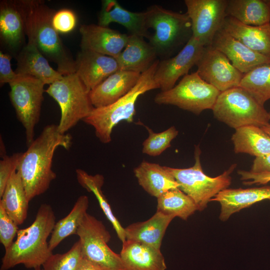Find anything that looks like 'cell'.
Instances as JSON below:
<instances>
[{
	"mask_svg": "<svg viewBox=\"0 0 270 270\" xmlns=\"http://www.w3.org/2000/svg\"><path fill=\"white\" fill-rule=\"evenodd\" d=\"M160 60L157 59L150 67L142 73L136 86L125 96L106 106L94 108L83 121L92 126L98 139L103 144L112 140L113 128L120 122H134L136 104L138 97L150 90L159 88L154 76Z\"/></svg>",
	"mask_w": 270,
	"mask_h": 270,
	"instance_id": "obj_4",
	"label": "cell"
},
{
	"mask_svg": "<svg viewBox=\"0 0 270 270\" xmlns=\"http://www.w3.org/2000/svg\"><path fill=\"white\" fill-rule=\"evenodd\" d=\"M56 223L51 206L42 204L32 224L19 230L16 240L5 250L0 270H8L20 264L27 268L42 266L52 254L47 240Z\"/></svg>",
	"mask_w": 270,
	"mask_h": 270,
	"instance_id": "obj_3",
	"label": "cell"
},
{
	"mask_svg": "<svg viewBox=\"0 0 270 270\" xmlns=\"http://www.w3.org/2000/svg\"><path fill=\"white\" fill-rule=\"evenodd\" d=\"M250 171L252 172H270V154L256 157Z\"/></svg>",
	"mask_w": 270,
	"mask_h": 270,
	"instance_id": "obj_42",
	"label": "cell"
},
{
	"mask_svg": "<svg viewBox=\"0 0 270 270\" xmlns=\"http://www.w3.org/2000/svg\"><path fill=\"white\" fill-rule=\"evenodd\" d=\"M268 134L270 136V124H268L261 128Z\"/></svg>",
	"mask_w": 270,
	"mask_h": 270,
	"instance_id": "obj_45",
	"label": "cell"
},
{
	"mask_svg": "<svg viewBox=\"0 0 270 270\" xmlns=\"http://www.w3.org/2000/svg\"><path fill=\"white\" fill-rule=\"evenodd\" d=\"M6 148L2 142V140L0 138V156L3 158L6 156Z\"/></svg>",
	"mask_w": 270,
	"mask_h": 270,
	"instance_id": "obj_44",
	"label": "cell"
},
{
	"mask_svg": "<svg viewBox=\"0 0 270 270\" xmlns=\"http://www.w3.org/2000/svg\"><path fill=\"white\" fill-rule=\"evenodd\" d=\"M12 58L8 54H4L0 51V85L2 86L6 83H10L18 76L15 72L11 67Z\"/></svg>",
	"mask_w": 270,
	"mask_h": 270,
	"instance_id": "obj_40",
	"label": "cell"
},
{
	"mask_svg": "<svg viewBox=\"0 0 270 270\" xmlns=\"http://www.w3.org/2000/svg\"><path fill=\"white\" fill-rule=\"evenodd\" d=\"M235 153L256 157L270 154V136L261 128L247 126L236 129L232 136Z\"/></svg>",
	"mask_w": 270,
	"mask_h": 270,
	"instance_id": "obj_28",
	"label": "cell"
},
{
	"mask_svg": "<svg viewBox=\"0 0 270 270\" xmlns=\"http://www.w3.org/2000/svg\"><path fill=\"white\" fill-rule=\"evenodd\" d=\"M238 173L240 176L241 180H251L244 182L243 184L245 185L266 184L270 182V172H252L250 171L238 170Z\"/></svg>",
	"mask_w": 270,
	"mask_h": 270,
	"instance_id": "obj_41",
	"label": "cell"
},
{
	"mask_svg": "<svg viewBox=\"0 0 270 270\" xmlns=\"http://www.w3.org/2000/svg\"><path fill=\"white\" fill-rule=\"evenodd\" d=\"M204 48L192 36L176 55L160 61L154 80L162 92L172 88L180 77L188 74L196 65Z\"/></svg>",
	"mask_w": 270,
	"mask_h": 270,
	"instance_id": "obj_14",
	"label": "cell"
},
{
	"mask_svg": "<svg viewBox=\"0 0 270 270\" xmlns=\"http://www.w3.org/2000/svg\"><path fill=\"white\" fill-rule=\"evenodd\" d=\"M228 0H185L192 36L204 46H211L226 16Z\"/></svg>",
	"mask_w": 270,
	"mask_h": 270,
	"instance_id": "obj_12",
	"label": "cell"
},
{
	"mask_svg": "<svg viewBox=\"0 0 270 270\" xmlns=\"http://www.w3.org/2000/svg\"><path fill=\"white\" fill-rule=\"evenodd\" d=\"M8 84L10 99L18 120L24 128L28 146L34 140L35 127L40 118L45 84L34 77L19 74Z\"/></svg>",
	"mask_w": 270,
	"mask_h": 270,
	"instance_id": "obj_10",
	"label": "cell"
},
{
	"mask_svg": "<svg viewBox=\"0 0 270 270\" xmlns=\"http://www.w3.org/2000/svg\"><path fill=\"white\" fill-rule=\"evenodd\" d=\"M23 152H16L6 156L0 161V198L5 190L12 174L17 171Z\"/></svg>",
	"mask_w": 270,
	"mask_h": 270,
	"instance_id": "obj_37",
	"label": "cell"
},
{
	"mask_svg": "<svg viewBox=\"0 0 270 270\" xmlns=\"http://www.w3.org/2000/svg\"><path fill=\"white\" fill-rule=\"evenodd\" d=\"M239 86L264 106L270 99V62L259 65L244 74Z\"/></svg>",
	"mask_w": 270,
	"mask_h": 270,
	"instance_id": "obj_34",
	"label": "cell"
},
{
	"mask_svg": "<svg viewBox=\"0 0 270 270\" xmlns=\"http://www.w3.org/2000/svg\"><path fill=\"white\" fill-rule=\"evenodd\" d=\"M148 132V136L142 142V152L150 156H160L171 146L172 141L176 138L178 131L174 126L158 133H156L142 123Z\"/></svg>",
	"mask_w": 270,
	"mask_h": 270,
	"instance_id": "obj_35",
	"label": "cell"
},
{
	"mask_svg": "<svg viewBox=\"0 0 270 270\" xmlns=\"http://www.w3.org/2000/svg\"><path fill=\"white\" fill-rule=\"evenodd\" d=\"M222 28L252 50L270 58V22L248 26L226 16Z\"/></svg>",
	"mask_w": 270,
	"mask_h": 270,
	"instance_id": "obj_23",
	"label": "cell"
},
{
	"mask_svg": "<svg viewBox=\"0 0 270 270\" xmlns=\"http://www.w3.org/2000/svg\"><path fill=\"white\" fill-rule=\"evenodd\" d=\"M120 256L126 270H166L164 258L160 249L140 242L126 240Z\"/></svg>",
	"mask_w": 270,
	"mask_h": 270,
	"instance_id": "obj_20",
	"label": "cell"
},
{
	"mask_svg": "<svg viewBox=\"0 0 270 270\" xmlns=\"http://www.w3.org/2000/svg\"><path fill=\"white\" fill-rule=\"evenodd\" d=\"M72 140L70 134L58 131L57 125L48 124L23 152L17 172L20 174L29 202L48 189L56 176L52 170L54 152L58 147L69 150Z\"/></svg>",
	"mask_w": 270,
	"mask_h": 270,
	"instance_id": "obj_1",
	"label": "cell"
},
{
	"mask_svg": "<svg viewBox=\"0 0 270 270\" xmlns=\"http://www.w3.org/2000/svg\"><path fill=\"white\" fill-rule=\"evenodd\" d=\"M119 70L116 59L96 52L81 50L75 60V72L90 92Z\"/></svg>",
	"mask_w": 270,
	"mask_h": 270,
	"instance_id": "obj_16",
	"label": "cell"
},
{
	"mask_svg": "<svg viewBox=\"0 0 270 270\" xmlns=\"http://www.w3.org/2000/svg\"><path fill=\"white\" fill-rule=\"evenodd\" d=\"M82 259L78 240L67 252L52 254L42 265V270H78Z\"/></svg>",
	"mask_w": 270,
	"mask_h": 270,
	"instance_id": "obj_36",
	"label": "cell"
},
{
	"mask_svg": "<svg viewBox=\"0 0 270 270\" xmlns=\"http://www.w3.org/2000/svg\"><path fill=\"white\" fill-rule=\"evenodd\" d=\"M76 22L74 13L68 9H62L56 12L52 23L54 29L58 32L68 33L74 29Z\"/></svg>",
	"mask_w": 270,
	"mask_h": 270,
	"instance_id": "obj_39",
	"label": "cell"
},
{
	"mask_svg": "<svg viewBox=\"0 0 270 270\" xmlns=\"http://www.w3.org/2000/svg\"><path fill=\"white\" fill-rule=\"evenodd\" d=\"M88 207V197L86 195L80 196L69 214L56 223L48 241L50 250L52 251L68 236L76 234L78 229L87 214Z\"/></svg>",
	"mask_w": 270,
	"mask_h": 270,
	"instance_id": "obj_31",
	"label": "cell"
},
{
	"mask_svg": "<svg viewBox=\"0 0 270 270\" xmlns=\"http://www.w3.org/2000/svg\"><path fill=\"white\" fill-rule=\"evenodd\" d=\"M174 217L157 212L148 220L124 228L126 240L142 242L160 249L166 231Z\"/></svg>",
	"mask_w": 270,
	"mask_h": 270,
	"instance_id": "obj_26",
	"label": "cell"
},
{
	"mask_svg": "<svg viewBox=\"0 0 270 270\" xmlns=\"http://www.w3.org/2000/svg\"><path fill=\"white\" fill-rule=\"evenodd\" d=\"M196 66L200 76L220 92L238 87L244 75L212 46H204Z\"/></svg>",
	"mask_w": 270,
	"mask_h": 270,
	"instance_id": "obj_13",
	"label": "cell"
},
{
	"mask_svg": "<svg viewBox=\"0 0 270 270\" xmlns=\"http://www.w3.org/2000/svg\"><path fill=\"white\" fill-rule=\"evenodd\" d=\"M78 270H106L83 258Z\"/></svg>",
	"mask_w": 270,
	"mask_h": 270,
	"instance_id": "obj_43",
	"label": "cell"
},
{
	"mask_svg": "<svg viewBox=\"0 0 270 270\" xmlns=\"http://www.w3.org/2000/svg\"><path fill=\"white\" fill-rule=\"evenodd\" d=\"M59 105L61 116L58 126L62 134L86 118L94 108L90 91L76 74L72 73L50 84L45 90Z\"/></svg>",
	"mask_w": 270,
	"mask_h": 270,
	"instance_id": "obj_6",
	"label": "cell"
},
{
	"mask_svg": "<svg viewBox=\"0 0 270 270\" xmlns=\"http://www.w3.org/2000/svg\"><path fill=\"white\" fill-rule=\"evenodd\" d=\"M211 46L223 53L243 74L270 62V58L252 50L222 28L216 34Z\"/></svg>",
	"mask_w": 270,
	"mask_h": 270,
	"instance_id": "obj_17",
	"label": "cell"
},
{
	"mask_svg": "<svg viewBox=\"0 0 270 270\" xmlns=\"http://www.w3.org/2000/svg\"><path fill=\"white\" fill-rule=\"evenodd\" d=\"M157 56L154 48L144 38L130 34L125 48L115 58L119 70L142 74L150 67Z\"/></svg>",
	"mask_w": 270,
	"mask_h": 270,
	"instance_id": "obj_24",
	"label": "cell"
},
{
	"mask_svg": "<svg viewBox=\"0 0 270 270\" xmlns=\"http://www.w3.org/2000/svg\"><path fill=\"white\" fill-rule=\"evenodd\" d=\"M226 14L246 25L265 24L270 22V0H228Z\"/></svg>",
	"mask_w": 270,
	"mask_h": 270,
	"instance_id": "obj_27",
	"label": "cell"
},
{
	"mask_svg": "<svg viewBox=\"0 0 270 270\" xmlns=\"http://www.w3.org/2000/svg\"><path fill=\"white\" fill-rule=\"evenodd\" d=\"M81 50H88L116 58L125 48L128 35L96 24L80 28Z\"/></svg>",
	"mask_w": 270,
	"mask_h": 270,
	"instance_id": "obj_15",
	"label": "cell"
},
{
	"mask_svg": "<svg viewBox=\"0 0 270 270\" xmlns=\"http://www.w3.org/2000/svg\"><path fill=\"white\" fill-rule=\"evenodd\" d=\"M18 230V225L10 217L0 204V242L5 250L14 242Z\"/></svg>",
	"mask_w": 270,
	"mask_h": 270,
	"instance_id": "obj_38",
	"label": "cell"
},
{
	"mask_svg": "<svg viewBox=\"0 0 270 270\" xmlns=\"http://www.w3.org/2000/svg\"><path fill=\"white\" fill-rule=\"evenodd\" d=\"M198 207L193 200L178 188H172L157 198V212L186 220Z\"/></svg>",
	"mask_w": 270,
	"mask_h": 270,
	"instance_id": "obj_33",
	"label": "cell"
},
{
	"mask_svg": "<svg viewBox=\"0 0 270 270\" xmlns=\"http://www.w3.org/2000/svg\"><path fill=\"white\" fill-rule=\"evenodd\" d=\"M214 118L235 130L269 124L268 112L240 86L220 92L212 109Z\"/></svg>",
	"mask_w": 270,
	"mask_h": 270,
	"instance_id": "obj_7",
	"label": "cell"
},
{
	"mask_svg": "<svg viewBox=\"0 0 270 270\" xmlns=\"http://www.w3.org/2000/svg\"><path fill=\"white\" fill-rule=\"evenodd\" d=\"M76 234L83 258L106 270H126L120 255L108 245L111 236L101 220L87 213Z\"/></svg>",
	"mask_w": 270,
	"mask_h": 270,
	"instance_id": "obj_11",
	"label": "cell"
},
{
	"mask_svg": "<svg viewBox=\"0 0 270 270\" xmlns=\"http://www.w3.org/2000/svg\"><path fill=\"white\" fill-rule=\"evenodd\" d=\"M28 202L20 174L14 172L0 198V204L10 217L18 226L26 219Z\"/></svg>",
	"mask_w": 270,
	"mask_h": 270,
	"instance_id": "obj_30",
	"label": "cell"
},
{
	"mask_svg": "<svg viewBox=\"0 0 270 270\" xmlns=\"http://www.w3.org/2000/svg\"><path fill=\"white\" fill-rule=\"evenodd\" d=\"M34 270H42L40 269V268H38L34 269Z\"/></svg>",
	"mask_w": 270,
	"mask_h": 270,
	"instance_id": "obj_46",
	"label": "cell"
},
{
	"mask_svg": "<svg viewBox=\"0 0 270 270\" xmlns=\"http://www.w3.org/2000/svg\"><path fill=\"white\" fill-rule=\"evenodd\" d=\"M198 146H195L194 164L186 168H178L165 166L179 184V188L190 197L196 203L198 210L206 208L210 200L231 184L230 174L236 168L232 164L221 174L212 178L206 174L202 168Z\"/></svg>",
	"mask_w": 270,
	"mask_h": 270,
	"instance_id": "obj_8",
	"label": "cell"
},
{
	"mask_svg": "<svg viewBox=\"0 0 270 270\" xmlns=\"http://www.w3.org/2000/svg\"><path fill=\"white\" fill-rule=\"evenodd\" d=\"M268 114H269V116H270V111L268 112Z\"/></svg>",
	"mask_w": 270,
	"mask_h": 270,
	"instance_id": "obj_47",
	"label": "cell"
},
{
	"mask_svg": "<svg viewBox=\"0 0 270 270\" xmlns=\"http://www.w3.org/2000/svg\"><path fill=\"white\" fill-rule=\"evenodd\" d=\"M17 67L14 71L19 75L34 77L49 85L60 80L62 75L53 69L48 60L36 46L28 42L16 57Z\"/></svg>",
	"mask_w": 270,
	"mask_h": 270,
	"instance_id": "obj_22",
	"label": "cell"
},
{
	"mask_svg": "<svg viewBox=\"0 0 270 270\" xmlns=\"http://www.w3.org/2000/svg\"><path fill=\"white\" fill-rule=\"evenodd\" d=\"M220 93L196 72L184 76L172 88L158 93L154 101L158 104L173 105L198 115L204 110H212Z\"/></svg>",
	"mask_w": 270,
	"mask_h": 270,
	"instance_id": "obj_9",
	"label": "cell"
},
{
	"mask_svg": "<svg viewBox=\"0 0 270 270\" xmlns=\"http://www.w3.org/2000/svg\"><path fill=\"white\" fill-rule=\"evenodd\" d=\"M270 200V186L243 188H226L210 200L221 205L220 219L226 221L233 214L264 200Z\"/></svg>",
	"mask_w": 270,
	"mask_h": 270,
	"instance_id": "obj_21",
	"label": "cell"
},
{
	"mask_svg": "<svg viewBox=\"0 0 270 270\" xmlns=\"http://www.w3.org/2000/svg\"><path fill=\"white\" fill-rule=\"evenodd\" d=\"M112 22L125 27L130 34L150 38L146 12H132L122 8L116 0H103L98 16V24L108 27Z\"/></svg>",
	"mask_w": 270,
	"mask_h": 270,
	"instance_id": "obj_19",
	"label": "cell"
},
{
	"mask_svg": "<svg viewBox=\"0 0 270 270\" xmlns=\"http://www.w3.org/2000/svg\"><path fill=\"white\" fill-rule=\"evenodd\" d=\"M141 74L118 70L90 92L95 108L110 105L128 94L136 84Z\"/></svg>",
	"mask_w": 270,
	"mask_h": 270,
	"instance_id": "obj_18",
	"label": "cell"
},
{
	"mask_svg": "<svg viewBox=\"0 0 270 270\" xmlns=\"http://www.w3.org/2000/svg\"><path fill=\"white\" fill-rule=\"evenodd\" d=\"M145 12L147 26L154 30L148 42L163 60L182 49L192 37L191 22L186 12H174L157 4L150 6Z\"/></svg>",
	"mask_w": 270,
	"mask_h": 270,
	"instance_id": "obj_5",
	"label": "cell"
},
{
	"mask_svg": "<svg viewBox=\"0 0 270 270\" xmlns=\"http://www.w3.org/2000/svg\"><path fill=\"white\" fill-rule=\"evenodd\" d=\"M78 184L88 192H92L96 197L100 206L106 216L112 224L120 240L124 242L126 240L124 228L115 216L102 190L104 184V177L100 174L92 175L83 170L78 168L76 170Z\"/></svg>",
	"mask_w": 270,
	"mask_h": 270,
	"instance_id": "obj_32",
	"label": "cell"
},
{
	"mask_svg": "<svg viewBox=\"0 0 270 270\" xmlns=\"http://www.w3.org/2000/svg\"><path fill=\"white\" fill-rule=\"evenodd\" d=\"M22 14L25 34L62 76L75 72V60L64 45L52 20L56 12L42 0H16Z\"/></svg>",
	"mask_w": 270,
	"mask_h": 270,
	"instance_id": "obj_2",
	"label": "cell"
},
{
	"mask_svg": "<svg viewBox=\"0 0 270 270\" xmlns=\"http://www.w3.org/2000/svg\"><path fill=\"white\" fill-rule=\"evenodd\" d=\"M134 172L142 188L156 198L168 190L180 186L165 166L158 164L143 160L134 168Z\"/></svg>",
	"mask_w": 270,
	"mask_h": 270,
	"instance_id": "obj_25",
	"label": "cell"
},
{
	"mask_svg": "<svg viewBox=\"0 0 270 270\" xmlns=\"http://www.w3.org/2000/svg\"><path fill=\"white\" fill-rule=\"evenodd\" d=\"M24 28L22 14L14 0L0 3V36L12 49L20 46L24 40Z\"/></svg>",
	"mask_w": 270,
	"mask_h": 270,
	"instance_id": "obj_29",
	"label": "cell"
}]
</instances>
